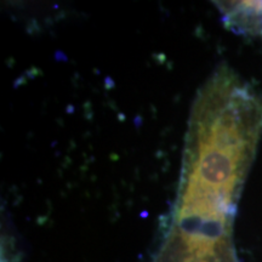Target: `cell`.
I'll list each match as a JSON object with an SVG mask.
<instances>
[{
    "label": "cell",
    "mask_w": 262,
    "mask_h": 262,
    "mask_svg": "<svg viewBox=\"0 0 262 262\" xmlns=\"http://www.w3.org/2000/svg\"><path fill=\"white\" fill-rule=\"evenodd\" d=\"M261 134L262 97L232 72H217L193 112L179 202L204 217L233 221Z\"/></svg>",
    "instance_id": "obj_1"
},
{
    "label": "cell",
    "mask_w": 262,
    "mask_h": 262,
    "mask_svg": "<svg viewBox=\"0 0 262 262\" xmlns=\"http://www.w3.org/2000/svg\"><path fill=\"white\" fill-rule=\"evenodd\" d=\"M217 8L231 31L262 37V2H221Z\"/></svg>",
    "instance_id": "obj_2"
}]
</instances>
